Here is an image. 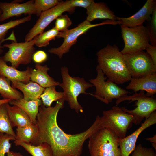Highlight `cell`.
I'll list each match as a JSON object with an SVG mask.
<instances>
[{"label": "cell", "instance_id": "8", "mask_svg": "<svg viewBox=\"0 0 156 156\" xmlns=\"http://www.w3.org/2000/svg\"><path fill=\"white\" fill-rule=\"evenodd\" d=\"M97 75L96 78L89 80L94 86L96 91L93 96L106 104H108L115 99H117L130 93L129 91L118 86L108 79L98 65L96 67Z\"/></svg>", "mask_w": 156, "mask_h": 156}, {"label": "cell", "instance_id": "31", "mask_svg": "<svg viewBox=\"0 0 156 156\" xmlns=\"http://www.w3.org/2000/svg\"><path fill=\"white\" fill-rule=\"evenodd\" d=\"M15 140V138L13 136L0 133V156H5V154L10 151L11 146L10 140Z\"/></svg>", "mask_w": 156, "mask_h": 156}, {"label": "cell", "instance_id": "37", "mask_svg": "<svg viewBox=\"0 0 156 156\" xmlns=\"http://www.w3.org/2000/svg\"><path fill=\"white\" fill-rule=\"evenodd\" d=\"M145 50L150 56L155 65L156 66V45H152L149 44Z\"/></svg>", "mask_w": 156, "mask_h": 156}, {"label": "cell", "instance_id": "42", "mask_svg": "<svg viewBox=\"0 0 156 156\" xmlns=\"http://www.w3.org/2000/svg\"><path fill=\"white\" fill-rule=\"evenodd\" d=\"M2 14V11L1 8H0V23L1 22V14Z\"/></svg>", "mask_w": 156, "mask_h": 156}, {"label": "cell", "instance_id": "20", "mask_svg": "<svg viewBox=\"0 0 156 156\" xmlns=\"http://www.w3.org/2000/svg\"><path fill=\"white\" fill-rule=\"evenodd\" d=\"M11 82L12 87L20 90L23 94V98L27 101L40 99L45 88L31 81L27 83L19 81Z\"/></svg>", "mask_w": 156, "mask_h": 156}, {"label": "cell", "instance_id": "18", "mask_svg": "<svg viewBox=\"0 0 156 156\" xmlns=\"http://www.w3.org/2000/svg\"><path fill=\"white\" fill-rule=\"evenodd\" d=\"M86 20L90 22L97 19H107L113 21L117 20L114 12L103 2L96 3L94 1L86 9Z\"/></svg>", "mask_w": 156, "mask_h": 156}, {"label": "cell", "instance_id": "19", "mask_svg": "<svg viewBox=\"0 0 156 156\" xmlns=\"http://www.w3.org/2000/svg\"><path fill=\"white\" fill-rule=\"evenodd\" d=\"M35 68L32 69L30 75L31 81L36 83L41 87L46 88L51 86H59L60 83L50 76L47 72L50 69L47 65L42 66L37 64Z\"/></svg>", "mask_w": 156, "mask_h": 156}, {"label": "cell", "instance_id": "40", "mask_svg": "<svg viewBox=\"0 0 156 156\" xmlns=\"http://www.w3.org/2000/svg\"><path fill=\"white\" fill-rule=\"evenodd\" d=\"M11 100L8 99H0V105L7 103H9Z\"/></svg>", "mask_w": 156, "mask_h": 156}, {"label": "cell", "instance_id": "10", "mask_svg": "<svg viewBox=\"0 0 156 156\" xmlns=\"http://www.w3.org/2000/svg\"><path fill=\"white\" fill-rule=\"evenodd\" d=\"M38 35L28 42H17L13 41L10 44H5L4 48L8 51L2 56L6 62H9L11 66L17 69L21 65H27L32 61L33 55L35 52L34 47Z\"/></svg>", "mask_w": 156, "mask_h": 156}, {"label": "cell", "instance_id": "24", "mask_svg": "<svg viewBox=\"0 0 156 156\" xmlns=\"http://www.w3.org/2000/svg\"><path fill=\"white\" fill-rule=\"evenodd\" d=\"M37 131V127L34 124L24 127H17L15 140L30 144L34 140Z\"/></svg>", "mask_w": 156, "mask_h": 156}, {"label": "cell", "instance_id": "39", "mask_svg": "<svg viewBox=\"0 0 156 156\" xmlns=\"http://www.w3.org/2000/svg\"><path fill=\"white\" fill-rule=\"evenodd\" d=\"M146 139L148 141L152 142V143L156 144V135L152 137L146 138Z\"/></svg>", "mask_w": 156, "mask_h": 156}, {"label": "cell", "instance_id": "1", "mask_svg": "<svg viewBox=\"0 0 156 156\" xmlns=\"http://www.w3.org/2000/svg\"><path fill=\"white\" fill-rule=\"evenodd\" d=\"M64 101L62 99L54 107L40 106L37 116L36 125L38 131L33 141L30 144L38 146L45 143L51 147L53 156H80L85 141L93 133L100 129L95 120L85 131L75 134L65 133L58 126L57 116Z\"/></svg>", "mask_w": 156, "mask_h": 156}, {"label": "cell", "instance_id": "26", "mask_svg": "<svg viewBox=\"0 0 156 156\" xmlns=\"http://www.w3.org/2000/svg\"><path fill=\"white\" fill-rule=\"evenodd\" d=\"M6 104L5 103L0 105V133L12 135L15 138L16 133L9 118Z\"/></svg>", "mask_w": 156, "mask_h": 156}, {"label": "cell", "instance_id": "6", "mask_svg": "<svg viewBox=\"0 0 156 156\" xmlns=\"http://www.w3.org/2000/svg\"><path fill=\"white\" fill-rule=\"evenodd\" d=\"M117 21L107 20L96 24H92L85 20L75 27L64 31L59 32L56 38H63L62 44L58 47H53L48 50L49 53L57 55L61 59L64 54L69 51L71 47L75 44L79 36L85 33L90 29L96 26L105 24H117Z\"/></svg>", "mask_w": 156, "mask_h": 156}, {"label": "cell", "instance_id": "36", "mask_svg": "<svg viewBox=\"0 0 156 156\" xmlns=\"http://www.w3.org/2000/svg\"><path fill=\"white\" fill-rule=\"evenodd\" d=\"M94 1L93 0H70V3L73 8L81 7L86 9Z\"/></svg>", "mask_w": 156, "mask_h": 156}, {"label": "cell", "instance_id": "32", "mask_svg": "<svg viewBox=\"0 0 156 156\" xmlns=\"http://www.w3.org/2000/svg\"><path fill=\"white\" fill-rule=\"evenodd\" d=\"M150 20V25L147 27L151 45H156V4L155 5Z\"/></svg>", "mask_w": 156, "mask_h": 156}, {"label": "cell", "instance_id": "4", "mask_svg": "<svg viewBox=\"0 0 156 156\" xmlns=\"http://www.w3.org/2000/svg\"><path fill=\"white\" fill-rule=\"evenodd\" d=\"M61 70L62 82L60 83L59 86L63 90V99L68 102L70 108L76 113L83 112V108L78 102L77 98L81 94L93 96L92 94L86 92L88 89L93 85L86 82L83 78L71 76L66 67H61Z\"/></svg>", "mask_w": 156, "mask_h": 156}, {"label": "cell", "instance_id": "2", "mask_svg": "<svg viewBox=\"0 0 156 156\" xmlns=\"http://www.w3.org/2000/svg\"><path fill=\"white\" fill-rule=\"evenodd\" d=\"M98 65L108 79L118 84L130 81L131 77L123 54L116 45H108L97 53Z\"/></svg>", "mask_w": 156, "mask_h": 156}, {"label": "cell", "instance_id": "38", "mask_svg": "<svg viewBox=\"0 0 156 156\" xmlns=\"http://www.w3.org/2000/svg\"><path fill=\"white\" fill-rule=\"evenodd\" d=\"M7 156H23L20 152L10 151L7 153Z\"/></svg>", "mask_w": 156, "mask_h": 156}, {"label": "cell", "instance_id": "27", "mask_svg": "<svg viewBox=\"0 0 156 156\" xmlns=\"http://www.w3.org/2000/svg\"><path fill=\"white\" fill-rule=\"evenodd\" d=\"M56 86H54L45 88L40 96L43 105L46 107L51 106L53 102L57 101L63 98V92L57 91Z\"/></svg>", "mask_w": 156, "mask_h": 156}, {"label": "cell", "instance_id": "3", "mask_svg": "<svg viewBox=\"0 0 156 156\" xmlns=\"http://www.w3.org/2000/svg\"><path fill=\"white\" fill-rule=\"evenodd\" d=\"M88 138L90 156H121L119 138L111 129H100Z\"/></svg>", "mask_w": 156, "mask_h": 156}, {"label": "cell", "instance_id": "22", "mask_svg": "<svg viewBox=\"0 0 156 156\" xmlns=\"http://www.w3.org/2000/svg\"><path fill=\"white\" fill-rule=\"evenodd\" d=\"M9 103L22 109L28 115L33 124H36L39 107L42 104L40 99L27 101L22 98L18 100H11Z\"/></svg>", "mask_w": 156, "mask_h": 156}, {"label": "cell", "instance_id": "43", "mask_svg": "<svg viewBox=\"0 0 156 156\" xmlns=\"http://www.w3.org/2000/svg\"></svg>", "mask_w": 156, "mask_h": 156}, {"label": "cell", "instance_id": "15", "mask_svg": "<svg viewBox=\"0 0 156 156\" xmlns=\"http://www.w3.org/2000/svg\"><path fill=\"white\" fill-rule=\"evenodd\" d=\"M156 0H147L143 6L136 13L127 18L117 17L120 25L128 27H132L143 25L146 21H150L155 6Z\"/></svg>", "mask_w": 156, "mask_h": 156}, {"label": "cell", "instance_id": "14", "mask_svg": "<svg viewBox=\"0 0 156 156\" xmlns=\"http://www.w3.org/2000/svg\"><path fill=\"white\" fill-rule=\"evenodd\" d=\"M34 0H30L23 3L0 1V8L2 11L1 21L2 22L9 18L19 16L22 14H36L34 5Z\"/></svg>", "mask_w": 156, "mask_h": 156}, {"label": "cell", "instance_id": "35", "mask_svg": "<svg viewBox=\"0 0 156 156\" xmlns=\"http://www.w3.org/2000/svg\"><path fill=\"white\" fill-rule=\"evenodd\" d=\"M47 55L44 51H38L35 52L33 55L32 59L37 64L42 63L47 59Z\"/></svg>", "mask_w": 156, "mask_h": 156}, {"label": "cell", "instance_id": "28", "mask_svg": "<svg viewBox=\"0 0 156 156\" xmlns=\"http://www.w3.org/2000/svg\"><path fill=\"white\" fill-rule=\"evenodd\" d=\"M59 33L55 27L44 32L38 35L35 45L40 47H46L49 44L50 41L55 39Z\"/></svg>", "mask_w": 156, "mask_h": 156}, {"label": "cell", "instance_id": "34", "mask_svg": "<svg viewBox=\"0 0 156 156\" xmlns=\"http://www.w3.org/2000/svg\"><path fill=\"white\" fill-rule=\"evenodd\" d=\"M131 156H156V153L152 148L142 146L140 144L136 146Z\"/></svg>", "mask_w": 156, "mask_h": 156}, {"label": "cell", "instance_id": "7", "mask_svg": "<svg viewBox=\"0 0 156 156\" xmlns=\"http://www.w3.org/2000/svg\"><path fill=\"white\" fill-rule=\"evenodd\" d=\"M145 92L140 91L131 96L126 95L118 99L116 101V106L124 101H137L135 102L136 107L134 109L129 110L122 107L127 113L131 115L133 117V123L139 125L144 118L147 119L151 114L156 109V100L152 96H147Z\"/></svg>", "mask_w": 156, "mask_h": 156}, {"label": "cell", "instance_id": "33", "mask_svg": "<svg viewBox=\"0 0 156 156\" xmlns=\"http://www.w3.org/2000/svg\"><path fill=\"white\" fill-rule=\"evenodd\" d=\"M72 24V21L67 14H62L56 19L54 27L59 32L63 31L68 29Z\"/></svg>", "mask_w": 156, "mask_h": 156}, {"label": "cell", "instance_id": "12", "mask_svg": "<svg viewBox=\"0 0 156 156\" xmlns=\"http://www.w3.org/2000/svg\"><path fill=\"white\" fill-rule=\"evenodd\" d=\"M75 8L72 7L70 0L61 1L56 5L42 12L35 24L25 35V42L32 40L35 36L44 32L46 27L53 20L65 12H73Z\"/></svg>", "mask_w": 156, "mask_h": 156}, {"label": "cell", "instance_id": "30", "mask_svg": "<svg viewBox=\"0 0 156 156\" xmlns=\"http://www.w3.org/2000/svg\"><path fill=\"white\" fill-rule=\"evenodd\" d=\"M59 0H35L34 5L36 15L39 17L43 12L57 5L61 1Z\"/></svg>", "mask_w": 156, "mask_h": 156}, {"label": "cell", "instance_id": "9", "mask_svg": "<svg viewBox=\"0 0 156 156\" xmlns=\"http://www.w3.org/2000/svg\"><path fill=\"white\" fill-rule=\"evenodd\" d=\"M124 47L121 51L123 54L144 51L149 44L148 28L143 25L132 27L121 25Z\"/></svg>", "mask_w": 156, "mask_h": 156}, {"label": "cell", "instance_id": "11", "mask_svg": "<svg viewBox=\"0 0 156 156\" xmlns=\"http://www.w3.org/2000/svg\"><path fill=\"white\" fill-rule=\"evenodd\" d=\"M123 55L131 78H140L156 73V66L146 52L142 51Z\"/></svg>", "mask_w": 156, "mask_h": 156}, {"label": "cell", "instance_id": "16", "mask_svg": "<svg viewBox=\"0 0 156 156\" xmlns=\"http://www.w3.org/2000/svg\"><path fill=\"white\" fill-rule=\"evenodd\" d=\"M126 88L135 93L139 91L146 92V95L151 97L156 93V73L140 78H131Z\"/></svg>", "mask_w": 156, "mask_h": 156}, {"label": "cell", "instance_id": "23", "mask_svg": "<svg viewBox=\"0 0 156 156\" xmlns=\"http://www.w3.org/2000/svg\"><path fill=\"white\" fill-rule=\"evenodd\" d=\"M14 142L16 146H22L32 156H53L51 147L47 143L34 146L15 140Z\"/></svg>", "mask_w": 156, "mask_h": 156}, {"label": "cell", "instance_id": "25", "mask_svg": "<svg viewBox=\"0 0 156 156\" xmlns=\"http://www.w3.org/2000/svg\"><path fill=\"white\" fill-rule=\"evenodd\" d=\"M10 81L8 79L0 77V96L3 99L17 100L23 98V94L16 89L10 85Z\"/></svg>", "mask_w": 156, "mask_h": 156}, {"label": "cell", "instance_id": "41", "mask_svg": "<svg viewBox=\"0 0 156 156\" xmlns=\"http://www.w3.org/2000/svg\"><path fill=\"white\" fill-rule=\"evenodd\" d=\"M5 39L2 41L0 42V54H1L3 52V49L4 48L3 46L1 45L2 43L5 41Z\"/></svg>", "mask_w": 156, "mask_h": 156}, {"label": "cell", "instance_id": "29", "mask_svg": "<svg viewBox=\"0 0 156 156\" xmlns=\"http://www.w3.org/2000/svg\"><path fill=\"white\" fill-rule=\"evenodd\" d=\"M31 18V15H28L21 18L11 20L5 23L0 24V42L4 40L5 36L9 29L30 21Z\"/></svg>", "mask_w": 156, "mask_h": 156}, {"label": "cell", "instance_id": "17", "mask_svg": "<svg viewBox=\"0 0 156 156\" xmlns=\"http://www.w3.org/2000/svg\"><path fill=\"white\" fill-rule=\"evenodd\" d=\"M32 68L28 67L24 71H20L7 64L2 57L0 56V77L5 78L11 82L19 81L27 83L30 81V75Z\"/></svg>", "mask_w": 156, "mask_h": 156}, {"label": "cell", "instance_id": "5", "mask_svg": "<svg viewBox=\"0 0 156 156\" xmlns=\"http://www.w3.org/2000/svg\"><path fill=\"white\" fill-rule=\"evenodd\" d=\"M103 116H100L102 128H108L116 134L119 139L126 136L128 130L133 123V117L125 112L122 107L117 106L111 109L103 111Z\"/></svg>", "mask_w": 156, "mask_h": 156}, {"label": "cell", "instance_id": "21", "mask_svg": "<svg viewBox=\"0 0 156 156\" xmlns=\"http://www.w3.org/2000/svg\"><path fill=\"white\" fill-rule=\"evenodd\" d=\"M9 118L12 127H23L33 124L28 115L21 108L6 103Z\"/></svg>", "mask_w": 156, "mask_h": 156}, {"label": "cell", "instance_id": "13", "mask_svg": "<svg viewBox=\"0 0 156 156\" xmlns=\"http://www.w3.org/2000/svg\"><path fill=\"white\" fill-rule=\"evenodd\" d=\"M156 123V112H152L137 130L129 135L119 139L118 144L121 156H129L134 150L140 134L146 128Z\"/></svg>", "mask_w": 156, "mask_h": 156}]
</instances>
